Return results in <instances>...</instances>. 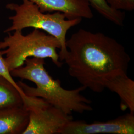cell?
<instances>
[{"label": "cell", "mask_w": 134, "mask_h": 134, "mask_svg": "<svg viewBox=\"0 0 134 134\" xmlns=\"http://www.w3.org/2000/svg\"><path fill=\"white\" fill-rule=\"evenodd\" d=\"M66 44L68 52L63 61L69 75L86 89L101 93L114 78L128 76L130 58L115 39L81 29Z\"/></svg>", "instance_id": "cell-1"}, {"label": "cell", "mask_w": 134, "mask_h": 134, "mask_svg": "<svg viewBox=\"0 0 134 134\" xmlns=\"http://www.w3.org/2000/svg\"><path fill=\"white\" fill-rule=\"evenodd\" d=\"M45 64L43 58H29L24 65L14 69L10 74L13 77L27 80L36 85L34 87L21 81L17 82L26 96L41 98L67 114L93 110L91 101L81 93L86 90L83 86L71 90L63 88L61 81L54 80L47 72Z\"/></svg>", "instance_id": "cell-2"}, {"label": "cell", "mask_w": 134, "mask_h": 134, "mask_svg": "<svg viewBox=\"0 0 134 134\" xmlns=\"http://www.w3.org/2000/svg\"><path fill=\"white\" fill-rule=\"evenodd\" d=\"M14 31L8 33V36L0 41V53L5 55L4 59L10 72L24 65L30 57L50 58L57 67H62L63 62L60 61L57 51L61 44L57 39L38 29L26 35L22 30Z\"/></svg>", "instance_id": "cell-3"}, {"label": "cell", "mask_w": 134, "mask_h": 134, "mask_svg": "<svg viewBox=\"0 0 134 134\" xmlns=\"http://www.w3.org/2000/svg\"><path fill=\"white\" fill-rule=\"evenodd\" d=\"M6 8L14 12V14L9 18L12 25L6 29L4 32L10 33L26 28L42 30L60 42L61 48L59 56L60 61L63 62L68 52L66 44L67 32L72 27L79 24L82 19H67L65 14L59 12L53 14L44 13L36 5L28 0H23L20 5L9 4Z\"/></svg>", "instance_id": "cell-4"}, {"label": "cell", "mask_w": 134, "mask_h": 134, "mask_svg": "<svg viewBox=\"0 0 134 134\" xmlns=\"http://www.w3.org/2000/svg\"><path fill=\"white\" fill-rule=\"evenodd\" d=\"M23 106L29 111V122L23 134H58L65 125L73 120L72 115L41 98L27 96Z\"/></svg>", "instance_id": "cell-5"}, {"label": "cell", "mask_w": 134, "mask_h": 134, "mask_svg": "<svg viewBox=\"0 0 134 134\" xmlns=\"http://www.w3.org/2000/svg\"><path fill=\"white\" fill-rule=\"evenodd\" d=\"M134 134V113L130 112L106 122L87 123L82 120H71L58 134Z\"/></svg>", "instance_id": "cell-6"}, {"label": "cell", "mask_w": 134, "mask_h": 134, "mask_svg": "<svg viewBox=\"0 0 134 134\" xmlns=\"http://www.w3.org/2000/svg\"><path fill=\"white\" fill-rule=\"evenodd\" d=\"M44 13L59 12L68 19L77 18L91 19L93 17L87 0H28Z\"/></svg>", "instance_id": "cell-7"}, {"label": "cell", "mask_w": 134, "mask_h": 134, "mask_svg": "<svg viewBox=\"0 0 134 134\" xmlns=\"http://www.w3.org/2000/svg\"><path fill=\"white\" fill-rule=\"evenodd\" d=\"M29 122V111L24 106L0 110V134H23Z\"/></svg>", "instance_id": "cell-8"}, {"label": "cell", "mask_w": 134, "mask_h": 134, "mask_svg": "<svg viewBox=\"0 0 134 134\" xmlns=\"http://www.w3.org/2000/svg\"><path fill=\"white\" fill-rule=\"evenodd\" d=\"M106 88L119 96L122 110L129 109L130 112L134 113V81L128 76L116 77L107 83Z\"/></svg>", "instance_id": "cell-9"}, {"label": "cell", "mask_w": 134, "mask_h": 134, "mask_svg": "<svg viewBox=\"0 0 134 134\" xmlns=\"http://www.w3.org/2000/svg\"><path fill=\"white\" fill-rule=\"evenodd\" d=\"M18 90L7 79L0 75V110L23 106Z\"/></svg>", "instance_id": "cell-10"}, {"label": "cell", "mask_w": 134, "mask_h": 134, "mask_svg": "<svg viewBox=\"0 0 134 134\" xmlns=\"http://www.w3.org/2000/svg\"><path fill=\"white\" fill-rule=\"evenodd\" d=\"M92 7L106 19L119 26L124 25L125 13L112 8L106 0H87Z\"/></svg>", "instance_id": "cell-11"}, {"label": "cell", "mask_w": 134, "mask_h": 134, "mask_svg": "<svg viewBox=\"0 0 134 134\" xmlns=\"http://www.w3.org/2000/svg\"><path fill=\"white\" fill-rule=\"evenodd\" d=\"M3 56V55H2L0 53V75L7 79L18 90L23 98V100H24V97H25L26 95L24 94L22 90L18 86L17 82H16V81L14 80L13 77L11 76L10 71H9L8 68L7 67L4 58Z\"/></svg>", "instance_id": "cell-12"}, {"label": "cell", "mask_w": 134, "mask_h": 134, "mask_svg": "<svg viewBox=\"0 0 134 134\" xmlns=\"http://www.w3.org/2000/svg\"><path fill=\"white\" fill-rule=\"evenodd\" d=\"M110 7L115 10L132 11L134 10V0H106Z\"/></svg>", "instance_id": "cell-13"}]
</instances>
